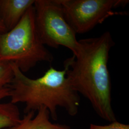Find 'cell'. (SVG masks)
I'll list each match as a JSON object with an SVG mask.
<instances>
[{"label": "cell", "instance_id": "ba28073f", "mask_svg": "<svg viewBox=\"0 0 129 129\" xmlns=\"http://www.w3.org/2000/svg\"><path fill=\"white\" fill-rule=\"evenodd\" d=\"M21 119L18 108L10 102L2 103L0 106V129L16 124Z\"/></svg>", "mask_w": 129, "mask_h": 129}, {"label": "cell", "instance_id": "8992f818", "mask_svg": "<svg viewBox=\"0 0 129 129\" xmlns=\"http://www.w3.org/2000/svg\"><path fill=\"white\" fill-rule=\"evenodd\" d=\"M35 0H0V19L7 31L13 29Z\"/></svg>", "mask_w": 129, "mask_h": 129}, {"label": "cell", "instance_id": "6da1fadb", "mask_svg": "<svg viewBox=\"0 0 129 129\" xmlns=\"http://www.w3.org/2000/svg\"><path fill=\"white\" fill-rule=\"evenodd\" d=\"M115 43L109 32L78 40L77 50L64 66L72 87L90 102L98 115L110 122L116 120L111 105V84L108 69Z\"/></svg>", "mask_w": 129, "mask_h": 129}, {"label": "cell", "instance_id": "7a4b0ae2", "mask_svg": "<svg viewBox=\"0 0 129 129\" xmlns=\"http://www.w3.org/2000/svg\"><path fill=\"white\" fill-rule=\"evenodd\" d=\"M14 77L8 85L10 102L25 104V114L37 111L45 107L52 120L57 119V108L64 109L69 115L78 113L80 98L67 77V69L59 70L51 67L42 77L33 79L26 76L15 64L11 63Z\"/></svg>", "mask_w": 129, "mask_h": 129}, {"label": "cell", "instance_id": "277c9868", "mask_svg": "<svg viewBox=\"0 0 129 129\" xmlns=\"http://www.w3.org/2000/svg\"><path fill=\"white\" fill-rule=\"evenodd\" d=\"M37 33L44 45L58 48L64 46L75 54L78 40L65 18L58 0H35L34 5Z\"/></svg>", "mask_w": 129, "mask_h": 129}, {"label": "cell", "instance_id": "52a82bcc", "mask_svg": "<svg viewBox=\"0 0 129 129\" xmlns=\"http://www.w3.org/2000/svg\"><path fill=\"white\" fill-rule=\"evenodd\" d=\"M37 111L36 116L34 111L28 112L16 124L5 129H71L68 125L52 123L46 107H41Z\"/></svg>", "mask_w": 129, "mask_h": 129}, {"label": "cell", "instance_id": "30bf717a", "mask_svg": "<svg viewBox=\"0 0 129 129\" xmlns=\"http://www.w3.org/2000/svg\"><path fill=\"white\" fill-rule=\"evenodd\" d=\"M89 129H129V125L115 120L111 122L109 124L105 125L91 124Z\"/></svg>", "mask_w": 129, "mask_h": 129}, {"label": "cell", "instance_id": "9c48e42d", "mask_svg": "<svg viewBox=\"0 0 129 129\" xmlns=\"http://www.w3.org/2000/svg\"><path fill=\"white\" fill-rule=\"evenodd\" d=\"M14 77V72L11 63L0 61V106L1 101L10 96L8 87Z\"/></svg>", "mask_w": 129, "mask_h": 129}, {"label": "cell", "instance_id": "8fae6325", "mask_svg": "<svg viewBox=\"0 0 129 129\" xmlns=\"http://www.w3.org/2000/svg\"><path fill=\"white\" fill-rule=\"evenodd\" d=\"M7 32V30L6 28L5 27L4 24L3 23V22L0 19V34H4Z\"/></svg>", "mask_w": 129, "mask_h": 129}, {"label": "cell", "instance_id": "3957f363", "mask_svg": "<svg viewBox=\"0 0 129 129\" xmlns=\"http://www.w3.org/2000/svg\"><path fill=\"white\" fill-rule=\"evenodd\" d=\"M53 55L43 44L35 23L34 5L16 26L0 34V61L15 64L23 73L38 63H51Z\"/></svg>", "mask_w": 129, "mask_h": 129}, {"label": "cell", "instance_id": "5b68a950", "mask_svg": "<svg viewBox=\"0 0 129 129\" xmlns=\"http://www.w3.org/2000/svg\"><path fill=\"white\" fill-rule=\"evenodd\" d=\"M58 1L67 22L76 34L90 31L110 17L127 15V12L116 10L129 3L128 0Z\"/></svg>", "mask_w": 129, "mask_h": 129}]
</instances>
